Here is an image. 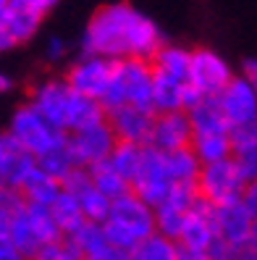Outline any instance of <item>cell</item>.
I'll use <instances>...</instances> for the list:
<instances>
[{
    "label": "cell",
    "instance_id": "cell-1",
    "mask_svg": "<svg viewBox=\"0 0 257 260\" xmlns=\"http://www.w3.org/2000/svg\"><path fill=\"white\" fill-rule=\"evenodd\" d=\"M160 26L129 3H108L87 21L82 48L105 58H150L163 48Z\"/></svg>",
    "mask_w": 257,
    "mask_h": 260
},
{
    "label": "cell",
    "instance_id": "cell-2",
    "mask_svg": "<svg viewBox=\"0 0 257 260\" xmlns=\"http://www.w3.org/2000/svg\"><path fill=\"white\" fill-rule=\"evenodd\" d=\"M102 223H105V232H108V242L113 247L129 250V252L137 247L142 239H147L150 234L158 232L155 208L147 200H142L134 189L116 197L108 218Z\"/></svg>",
    "mask_w": 257,
    "mask_h": 260
},
{
    "label": "cell",
    "instance_id": "cell-3",
    "mask_svg": "<svg viewBox=\"0 0 257 260\" xmlns=\"http://www.w3.org/2000/svg\"><path fill=\"white\" fill-rule=\"evenodd\" d=\"M155 66L150 58H121L113 63L111 87L102 98L105 111L118 105H150L153 108Z\"/></svg>",
    "mask_w": 257,
    "mask_h": 260
},
{
    "label": "cell",
    "instance_id": "cell-4",
    "mask_svg": "<svg viewBox=\"0 0 257 260\" xmlns=\"http://www.w3.org/2000/svg\"><path fill=\"white\" fill-rule=\"evenodd\" d=\"M8 132L16 137V140L32 152L34 158L45 155L50 147H55L58 142H63L68 132H60L55 124H50L32 103L26 105H19L11 116V124H8Z\"/></svg>",
    "mask_w": 257,
    "mask_h": 260
},
{
    "label": "cell",
    "instance_id": "cell-5",
    "mask_svg": "<svg viewBox=\"0 0 257 260\" xmlns=\"http://www.w3.org/2000/svg\"><path fill=\"white\" fill-rule=\"evenodd\" d=\"M247 184L249 181L241 174L236 155L223 158V160H213V163H202V171H200V179H197L200 197H205V200L213 203V205L239 200V197L244 194Z\"/></svg>",
    "mask_w": 257,
    "mask_h": 260
},
{
    "label": "cell",
    "instance_id": "cell-6",
    "mask_svg": "<svg viewBox=\"0 0 257 260\" xmlns=\"http://www.w3.org/2000/svg\"><path fill=\"white\" fill-rule=\"evenodd\" d=\"M116 145H118V137L108 118L68 132V147L79 168H92L102 160H108Z\"/></svg>",
    "mask_w": 257,
    "mask_h": 260
},
{
    "label": "cell",
    "instance_id": "cell-7",
    "mask_svg": "<svg viewBox=\"0 0 257 260\" xmlns=\"http://www.w3.org/2000/svg\"><path fill=\"white\" fill-rule=\"evenodd\" d=\"M231 79H234V71L226 63L223 55H218L210 48L192 50L189 82H192V89L197 92V98H218Z\"/></svg>",
    "mask_w": 257,
    "mask_h": 260
},
{
    "label": "cell",
    "instance_id": "cell-8",
    "mask_svg": "<svg viewBox=\"0 0 257 260\" xmlns=\"http://www.w3.org/2000/svg\"><path fill=\"white\" fill-rule=\"evenodd\" d=\"M173 187L176 184L168 174V166H165V152L153 147V145H144V158L139 166V174L131 181V189L153 208H158L171 194Z\"/></svg>",
    "mask_w": 257,
    "mask_h": 260
},
{
    "label": "cell",
    "instance_id": "cell-9",
    "mask_svg": "<svg viewBox=\"0 0 257 260\" xmlns=\"http://www.w3.org/2000/svg\"><path fill=\"white\" fill-rule=\"evenodd\" d=\"M74 87L63 79H45L40 84H34L32 95H29V103L34 108L55 124L60 132H68V118H71V105H74Z\"/></svg>",
    "mask_w": 257,
    "mask_h": 260
},
{
    "label": "cell",
    "instance_id": "cell-10",
    "mask_svg": "<svg viewBox=\"0 0 257 260\" xmlns=\"http://www.w3.org/2000/svg\"><path fill=\"white\" fill-rule=\"evenodd\" d=\"M113 58H105L97 53H84L77 63H71L66 82L82 95H89L95 100H102L105 92L111 87V76H113Z\"/></svg>",
    "mask_w": 257,
    "mask_h": 260
},
{
    "label": "cell",
    "instance_id": "cell-11",
    "mask_svg": "<svg viewBox=\"0 0 257 260\" xmlns=\"http://www.w3.org/2000/svg\"><path fill=\"white\" fill-rule=\"evenodd\" d=\"M158 111L150 105H118L108 111V121L118 137V142H134V145H150L153 140Z\"/></svg>",
    "mask_w": 257,
    "mask_h": 260
},
{
    "label": "cell",
    "instance_id": "cell-12",
    "mask_svg": "<svg viewBox=\"0 0 257 260\" xmlns=\"http://www.w3.org/2000/svg\"><path fill=\"white\" fill-rule=\"evenodd\" d=\"M197 200H200L197 184H176L171 189V194L155 208L158 232L178 242V234H181V229H184V221H187L189 210L194 208Z\"/></svg>",
    "mask_w": 257,
    "mask_h": 260
},
{
    "label": "cell",
    "instance_id": "cell-13",
    "mask_svg": "<svg viewBox=\"0 0 257 260\" xmlns=\"http://www.w3.org/2000/svg\"><path fill=\"white\" fill-rule=\"evenodd\" d=\"M218 103L231 126L254 121L257 118V82H252L244 74L234 76L218 95Z\"/></svg>",
    "mask_w": 257,
    "mask_h": 260
},
{
    "label": "cell",
    "instance_id": "cell-14",
    "mask_svg": "<svg viewBox=\"0 0 257 260\" xmlns=\"http://www.w3.org/2000/svg\"><path fill=\"white\" fill-rule=\"evenodd\" d=\"M197 100V92L192 89L189 76L155 69V87H153V108L163 111H187Z\"/></svg>",
    "mask_w": 257,
    "mask_h": 260
},
{
    "label": "cell",
    "instance_id": "cell-15",
    "mask_svg": "<svg viewBox=\"0 0 257 260\" xmlns=\"http://www.w3.org/2000/svg\"><path fill=\"white\" fill-rule=\"evenodd\" d=\"M63 189L71 192L79 200L87 221H105L108 218L113 200L105 192L97 189V184L92 181V176H89V168H74V171L63 179Z\"/></svg>",
    "mask_w": 257,
    "mask_h": 260
},
{
    "label": "cell",
    "instance_id": "cell-16",
    "mask_svg": "<svg viewBox=\"0 0 257 260\" xmlns=\"http://www.w3.org/2000/svg\"><path fill=\"white\" fill-rule=\"evenodd\" d=\"M215 237H218L215 205L207 203L205 197H200L184 221V229L178 234V244L187 250H205L207 252V247L215 242Z\"/></svg>",
    "mask_w": 257,
    "mask_h": 260
},
{
    "label": "cell",
    "instance_id": "cell-17",
    "mask_svg": "<svg viewBox=\"0 0 257 260\" xmlns=\"http://www.w3.org/2000/svg\"><path fill=\"white\" fill-rule=\"evenodd\" d=\"M37 166V158L29 152L11 132L0 134V176H3V187L21 189L24 179L32 174Z\"/></svg>",
    "mask_w": 257,
    "mask_h": 260
},
{
    "label": "cell",
    "instance_id": "cell-18",
    "mask_svg": "<svg viewBox=\"0 0 257 260\" xmlns=\"http://www.w3.org/2000/svg\"><path fill=\"white\" fill-rule=\"evenodd\" d=\"M42 16L45 13L32 3V0H11L3 8V32L11 42V48L32 40L40 29Z\"/></svg>",
    "mask_w": 257,
    "mask_h": 260
},
{
    "label": "cell",
    "instance_id": "cell-19",
    "mask_svg": "<svg viewBox=\"0 0 257 260\" xmlns=\"http://www.w3.org/2000/svg\"><path fill=\"white\" fill-rule=\"evenodd\" d=\"M150 145L158 150H178L192 145V121L187 111H163L155 118Z\"/></svg>",
    "mask_w": 257,
    "mask_h": 260
},
{
    "label": "cell",
    "instance_id": "cell-20",
    "mask_svg": "<svg viewBox=\"0 0 257 260\" xmlns=\"http://www.w3.org/2000/svg\"><path fill=\"white\" fill-rule=\"evenodd\" d=\"M215 226H218V237L231 242V244H239L254 234L252 213L247 210L241 197L239 200H231V203L215 205Z\"/></svg>",
    "mask_w": 257,
    "mask_h": 260
},
{
    "label": "cell",
    "instance_id": "cell-21",
    "mask_svg": "<svg viewBox=\"0 0 257 260\" xmlns=\"http://www.w3.org/2000/svg\"><path fill=\"white\" fill-rule=\"evenodd\" d=\"M189 121H192V134H221L231 132V124L226 118L218 98H197L189 108Z\"/></svg>",
    "mask_w": 257,
    "mask_h": 260
},
{
    "label": "cell",
    "instance_id": "cell-22",
    "mask_svg": "<svg viewBox=\"0 0 257 260\" xmlns=\"http://www.w3.org/2000/svg\"><path fill=\"white\" fill-rule=\"evenodd\" d=\"M19 192H21V197H24L26 203L50 208V205L58 200V194L63 192V181L55 179L53 174H48L45 168L34 166V168H32V174L24 179V184H21Z\"/></svg>",
    "mask_w": 257,
    "mask_h": 260
},
{
    "label": "cell",
    "instance_id": "cell-23",
    "mask_svg": "<svg viewBox=\"0 0 257 260\" xmlns=\"http://www.w3.org/2000/svg\"><path fill=\"white\" fill-rule=\"evenodd\" d=\"M8 242L16 247L26 260L32 257L40 247H42V242L34 232V226H32V218H29V210H26V200L19 203L16 208H13L11 213V229H8Z\"/></svg>",
    "mask_w": 257,
    "mask_h": 260
},
{
    "label": "cell",
    "instance_id": "cell-24",
    "mask_svg": "<svg viewBox=\"0 0 257 260\" xmlns=\"http://www.w3.org/2000/svg\"><path fill=\"white\" fill-rule=\"evenodd\" d=\"M163 152H165V166H168L173 184H197L200 171H202V160L192 150V145L178 147V150H163Z\"/></svg>",
    "mask_w": 257,
    "mask_h": 260
},
{
    "label": "cell",
    "instance_id": "cell-25",
    "mask_svg": "<svg viewBox=\"0 0 257 260\" xmlns=\"http://www.w3.org/2000/svg\"><path fill=\"white\" fill-rule=\"evenodd\" d=\"M192 150L197 152V158L202 163H213L234 155V145H231V132H221V134H192Z\"/></svg>",
    "mask_w": 257,
    "mask_h": 260
},
{
    "label": "cell",
    "instance_id": "cell-26",
    "mask_svg": "<svg viewBox=\"0 0 257 260\" xmlns=\"http://www.w3.org/2000/svg\"><path fill=\"white\" fill-rule=\"evenodd\" d=\"M178 255H181V244L160 232L150 234L131 250L134 260H178Z\"/></svg>",
    "mask_w": 257,
    "mask_h": 260
},
{
    "label": "cell",
    "instance_id": "cell-27",
    "mask_svg": "<svg viewBox=\"0 0 257 260\" xmlns=\"http://www.w3.org/2000/svg\"><path fill=\"white\" fill-rule=\"evenodd\" d=\"M50 210H53V218L58 221L63 237L74 234V232H77V229L87 221V216H84V210H82L79 200H77V197H74L71 192H66V189L58 194V200L50 205Z\"/></svg>",
    "mask_w": 257,
    "mask_h": 260
},
{
    "label": "cell",
    "instance_id": "cell-28",
    "mask_svg": "<svg viewBox=\"0 0 257 260\" xmlns=\"http://www.w3.org/2000/svg\"><path fill=\"white\" fill-rule=\"evenodd\" d=\"M89 176H92V181L97 184V189L105 192L111 200H116V197L131 192V181L121 174L111 160H102V163L92 166V168H89Z\"/></svg>",
    "mask_w": 257,
    "mask_h": 260
},
{
    "label": "cell",
    "instance_id": "cell-29",
    "mask_svg": "<svg viewBox=\"0 0 257 260\" xmlns=\"http://www.w3.org/2000/svg\"><path fill=\"white\" fill-rule=\"evenodd\" d=\"M74 92H77V89H74ZM102 118H108V111H105L102 100H95V98L82 95V92L74 95L71 118H68V132L82 129V126H89V124H97V121H102Z\"/></svg>",
    "mask_w": 257,
    "mask_h": 260
},
{
    "label": "cell",
    "instance_id": "cell-30",
    "mask_svg": "<svg viewBox=\"0 0 257 260\" xmlns=\"http://www.w3.org/2000/svg\"><path fill=\"white\" fill-rule=\"evenodd\" d=\"M68 239L77 244V250L87 257V255H95L100 250L108 247V232H105V223L102 221H84L77 232L68 234Z\"/></svg>",
    "mask_w": 257,
    "mask_h": 260
},
{
    "label": "cell",
    "instance_id": "cell-31",
    "mask_svg": "<svg viewBox=\"0 0 257 260\" xmlns=\"http://www.w3.org/2000/svg\"><path fill=\"white\" fill-rule=\"evenodd\" d=\"M37 166L40 168H45L48 174H53L55 179H60L63 181L74 168H79L77 166V160H74V155H71V147H68V137L63 142H58L55 147H50L45 155H40L37 158Z\"/></svg>",
    "mask_w": 257,
    "mask_h": 260
},
{
    "label": "cell",
    "instance_id": "cell-32",
    "mask_svg": "<svg viewBox=\"0 0 257 260\" xmlns=\"http://www.w3.org/2000/svg\"><path fill=\"white\" fill-rule=\"evenodd\" d=\"M144 158V145H134V142H118L116 150L111 152V163L124 174L129 181H134V176L139 174V166Z\"/></svg>",
    "mask_w": 257,
    "mask_h": 260
},
{
    "label": "cell",
    "instance_id": "cell-33",
    "mask_svg": "<svg viewBox=\"0 0 257 260\" xmlns=\"http://www.w3.org/2000/svg\"><path fill=\"white\" fill-rule=\"evenodd\" d=\"M29 260H84V255L77 250V244H74L68 237H60L55 242L42 244Z\"/></svg>",
    "mask_w": 257,
    "mask_h": 260
},
{
    "label": "cell",
    "instance_id": "cell-34",
    "mask_svg": "<svg viewBox=\"0 0 257 260\" xmlns=\"http://www.w3.org/2000/svg\"><path fill=\"white\" fill-rule=\"evenodd\" d=\"M19 203H24V197L19 189L11 187H0V239H8V229H11V213Z\"/></svg>",
    "mask_w": 257,
    "mask_h": 260
},
{
    "label": "cell",
    "instance_id": "cell-35",
    "mask_svg": "<svg viewBox=\"0 0 257 260\" xmlns=\"http://www.w3.org/2000/svg\"><path fill=\"white\" fill-rule=\"evenodd\" d=\"M231 145H234V155L241 150H249L257 145V118L247 121V124H236L231 126Z\"/></svg>",
    "mask_w": 257,
    "mask_h": 260
},
{
    "label": "cell",
    "instance_id": "cell-36",
    "mask_svg": "<svg viewBox=\"0 0 257 260\" xmlns=\"http://www.w3.org/2000/svg\"><path fill=\"white\" fill-rule=\"evenodd\" d=\"M236 160H239V168H241V174H244V179L257 181V145L249 147V150L236 152Z\"/></svg>",
    "mask_w": 257,
    "mask_h": 260
},
{
    "label": "cell",
    "instance_id": "cell-37",
    "mask_svg": "<svg viewBox=\"0 0 257 260\" xmlns=\"http://www.w3.org/2000/svg\"><path fill=\"white\" fill-rule=\"evenodd\" d=\"M207 255L213 257V260H236L234 244H231V242H226V239H221V237H215V242L207 247Z\"/></svg>",
    "mask_w": 257,
    "mask_h": 260
},
{
    "label": "cell",
    "instance_id": "cell-38",
    "mask_svg": "<svg viewBox=\"0 0 257 260\" xmlns=\"http://www.w3.org/2000/svg\"><path fill=\"white\" fill-rule=\"evenodd\" d=\"M234 250H236V260H257V232L244 242L234 244Z\"/></svg>",
    "mask_w": 257,
    "mask_h": 260
},
{
    "label": "cell",
    "instance_id": "cell-39",
    "mask_svg": "<svg viewBox=\"0 0 257 260\" xmlns=\"http://www.w3.org/2000/svg\"><path fill=\"white\" fill-rule=\"evenodd\" d=\"M84 260H134L129 250H121V247H113V244H108L105 250L95 252V255H87Z\"/></svg>",
    "mask_w": 257,
    "mask_h": 260
},
{
    "label": "cell",
    "instance_id": "cell-40",
    "mask_svg": "<svg viewBox=\"0 0 257 260\" xmlns=\"http://www.w3.org/2000/svg\"><path fill=\"white\" fill-rule=\"evenodd\" d=\"M241 200H244L247 210L252 213V221H254V232H257V181H249L244 194H241Z\"/></svg>",
    "mask_w": 257,
    "mask_h": 260
},
{
    "label": "cell",
    "instance_id": "cell-41",
    "mask_svg": "<svg viewBox=\"0 0 257 260\" xmlns=\"http://www.w3.org/2000/svg\"><path fill=\"white\" fill-rule=\"evenodd\" d=\"M48 58L53 60V63H58V60L66 58V42L60 40V37H53V40L48 42Z\"/></svg>",
    "mask_w": 257,
    "mask_h": 260
},
{
    "label": "cell",
    "instance_id": "cell-42",
    "mask_svg": "<svg viewBox=\"0 0 257 260\" xmlns=\"http://www.w3.org/2000/svg\"><path fill=\"white\" fill-rule=\"evenodd\" d=\"M0 260H26L8 239H0Z\"/></svg>",
    "mask_w": 257,
    "mask_h": 260
},
{
    "label": "cell",
    "instance_id": "cell-43",
    "mask_svg": "<svg viewBox=\"0 0 257 260\" xmlns=\"http://www.w3.org/2000/svg\"><path fill=\"white\" fill-rule=\"evenodd\" d=\"M178 260H213L205 250H187V247H181V255Z\"/></svg>",
    "mask_w": 257,
    "mask_h": 260
},
{
    "label": "cell",
    "instance_id": "cell-44",
    "mask_svg": "<svg viewBox=\"0 0 257 260\" xmlns=\"http://www.w3.org/2000/svg\"><path fill=\"white\" fill-rule=\"evenodd\" d=\"M241 74H244V76H249L252 82H257V60H247V63H244V69H241Z\"/></svg>",
    "mask_w": 257,
    "mask_h": 260
},
{
    "label": "cell",
    "instance_id": "cell-45",
    "mask_svg": "<svg viewBox=\"0 0 257 260\" xmlns=\"http://www.w3.org/2000/svg\"><path fill=\"white\" fill-rule=\"evenodd\" d=\"M32 3H34V6H37L42 13H48V11H50L55 3H58V0H32Z\"/></svg>",
    "mask_w": 257,
    "mask_h": 260
},
{
    "label": "cell",
    "instance_id": "cell-46",
    "mask_svg": "<svg viewBox=\"0 0 257 260\" xmlns=\"http://www.w3.org/2000/svg\"><path fill=\"white\" fill-rule=\"evenodd\" d=\"M8 89H11V79H8L6 74H0V95L8 92Z\"/></svg>",
    "mask_w": 257,
    "mask_h": 260
},
{
    "label": "cell",
    "instance_id": "cell-47",
    "mask_svg": "<svg viewBox=\"0 0 257 260\" xmlns=\"http://www.w3.org/2000/svg\"><path fill=\"white\" fill-rule=\"evenodd\" d=\"M8 3H11V0H0V11H3V8H6Z\"/></svg>",
    "mask_w": 257,
    "mask_h": 260
},
{
    "label": "cell",
    "instance_id": "cell-48",
    "mask_svg": "<svg viewBox=\"0 0 257 260\" xmlns=\"http://www.w3.org/2000/svg\"><path fill=\"white\" fill-rule=\"evenodd\" d=\"M0 187H3V176H0Z\"/></svg>",
    "mask_w": 257,
    "mask_h": 260
},
{
    "label": "cell",
    "instance_id": "cell-49",
    "mask_svg": "<svg viewBox=\"0 0 257 260\" xmlns=\"http://www.w3.org/2000/svg\"><path fill=\"white\" fill-rule=\"evenodd\" d=\"M0 16H3V11H0Z\"/></svg>",
    "mask_w": 257,
    "mask_h": 260
}]
</instances>
